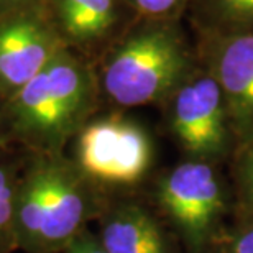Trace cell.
<instances>
[{
	"label": "cell",
	"mask_w": 253,
	"mask_h": 253,
	"mask_svg": "<svg viewBox=\"0 0 253 253\" xmlns=\"http://www.w3.org/2000/svg\"><path fill=\"white\" fill-rule=\"evenodd\" d=\"M239 188L242 192V199L253 209V138L242 153L239 161Z\"/></svg>",
	"instance_id": "cell-12"
},
{
	"label": "cell",
	"mask_w": 253,
	"mask_h": 253,
	"mask_svg": "<svg viewBox=\"0 0 253 253\" xmlns=\"http://www.w3.org/2000/svg\"><path fill=\"white\" fill-rule=\"evenodd\" d=\"M90 102V85L83 68L56 54L42 73L7 99L12 133L28 153H61Z\"/></svg>",
	"instance_id": "cell-2"
},
{
	"label": "cell",
	"mask_w": 253,
	"mask_h": 253,
	"mask_svg": "<svg viewBox=\"0 0 253 253\" xmlns=\"http://www.w3.org/2000/svg\"><path fill=\"white\" fill-rule=\"evenodd\" d=\"M188 71V56L174 33L165 30L128 40L104 69V89L125 107L165 97Z\"/></svg>",
	"instance_id": "cell-3"
},
{
	"label": "cell",
	"mask_w": 253,
	"mask_h": 253,
	"mask_svg": "<svg viewBox=\"0 0 253 253\" xmlns=\"http://www.w3.org/2000/svg\"><path fill=\"white\" fill-rule=\"evenodd\" d=\"M227 15L239 20H253V0H219Z\"/></svg>",
	"instance_id": "cell-14"
},
{
	"label": "cell",
	"mask_w": 253,
	"mask_h": 253,
	"mask_svg": "<svg viewBox=\"0 0 253 253\" xmlns=\"http://www.w3.org/2000/svg\"><path fill=\"white\" fill-rule=\"evenodd\" d=\"M23 158H7L0 155V253L18 250L15 235V199Z\"/></svg>",
	"instance_id": "cell-11"
},
{
	"label": "cell",
	"mask_w": 253,
	"mask_h": 253,
	"mask_svg": "<svg viewBox=\"0 0 253 253\" xmlns=\"http://www.w3.org/2000/svg\"><path fill=\"white\" fill-rule=\"evenodd\" d=\"M56 54L53 42L37 25L17 22L0 30V94L12 97Z\"/></svg>",
	"instance_id": "cell-7"
},
{
	"label": "cell",
	"mask_w": 253,
	"mask_h": 253,
	"mask_svg": "<svg viewBox=\"0 0 253 253\" xmlns=\"http://www.w3.org/2000/svg\"><path fill=\"white\" fill-rule=\"evenodd\" d=\"M64 27L76 38L104 33L114 18L112 0H61Z\"/></svg>",
	"instance_id": "cell-10"
},
{
	"label": "cell",
	"mask_w": 253,
	"mask_h": 253,
	"mask_svg": "<svg viewBox=\"0 0 253 253\" xmlns=\"http://www.w3.org/2000/svg\"><path fill=\"white\" fill-rule=\"evenodd\" d=\"M87 174L63 153H27L15 199V235L23 253H63L104 199Z\"/></svg>",
	"instance_id": "cell-1"
},
{
	"label": "cell",
	"mask_w": 253,
	"mask_h": 253,
	"mask_svg": "<svg viewBox=\"0 0 253 253\" xmlns=\"http://www.w3.org/2000/svg\"><path fill=\"white\" fill-rule=\"evenodd\" d=\"M230 253H253V224L235 237Z\"/></svg>",
	"instance_id": "cell-16"
},
{
	"label": "cell",
	"mask_w": 253,
	"mask_h": 253,
	"mask_svg": "<svg viewBox=\"0 0 253 253\" xmlns=\"http://www.w3.org/2000/svg\"><path fill=\"white\" fill-rule=\"evenodd\" d=\"M76 153V163L94 183L126 186L145 176L153 150L140 125L109 117L84 126Z\"/></svg>",
	"instance_id": "cell-4"
},
{
	"label": "cell",
	"mask_w": 253,
	"mask_h": 253,
	"mask_svg": "<svg viewBox=\"0 0 253 253\" xmlns=\"http://www.w3.org/2000/svg\"><path fill=\"white\" fill-rule=\"evenodd\" d=\"M0 155H3V138H2V131H0Z\"/></svg>",
	"instance_id": "cell-17"
},
{
	"label": "cell",
	"mask_w": 253,
	"mask_h": 253,
	"mask_svg": "<svg viewBox=\"0 0 253 253\" xmlns=\"http://www.w3.org/2000/svg\"><path fill=\"white\" fill-rule=\"evenodd\" d=\"M140 12L148 15H160L173 8L179 0H130Z\"/></svg>",
	"instance_id": "cell-15"
},
{
	"label": "cell",
	"mask_w": 253,
	"mask_h": 253,
	"mask_svg": "<svg viewBox=\"0 0 253 253\" xmlns=\"http://www.w3.org/2000/svg\"><path fill=\"white\" fill-rule=\"evenodd\" d=\"M215 81L237 125L253 130V35L235 37L222 46L215 64Z\"/></svg>",
	"instance_id": "cell-9"
},
{
	"label": "cell",
	"mask_w": 253,
	"mask_h": 253,
	"mask_svg": "<svg viewBox=\"0 0 253 253\" xmlns=\"http://www.w3.org/2000/svg\"><path fill=\"white\" fill-rule=\"evenodd\" d=\"M99 242L107 253H169L153 215L135 202H119L100 212Z\"/></svg>",
	"instance_id": "cell-8"
},
{
	"label": "cell",
	"mask_w": 253,
	"mask_h": 253,
	"mask_svg": "<svg viewBox=\"0 0 253 253\" xmlns=\"http://www.w3.org/2000/svg\"><path fill=\"white\" fill-rule=\"evenodd\" d=\"M63 253H107V250L99 242L97 235L85 229L83 234L71 242V245Z\"/></svg>",
	"instance_id": "cell-13"
},
{
	"label": "cell",
	"mask_w": 253,
	"mask_h": 253,
	"mask_svg": "<svg viewBox=\"0 0 253 253\" xmlns=\"http://www.w3.org/2000/svg\"><path fill=\"white\" fill-rule=\"evenodd\" d=\"M222 95L215 78H199L183 85L176 95L174 131L191 155L214 158L224 153L227 130Z\"/></svg>",
	"instance_id": "cell-6"
},
{
	"label": "cell",
	"mask_w": 253,
	"mask_h": 253,
	"mask_svg": "<svg viewBox=\"0 0 253 253\" xmlns=\"http://www.w3.org/2000/svg\"><path fill=\"white\" fill-rule=\"evenodd\" d=\"M158 201L194 252H202L217 229L224 196L215 171L206 163H183L165 176Z\"/></svg>",
	"instance_id": "cell-5"
}]
</instances>
